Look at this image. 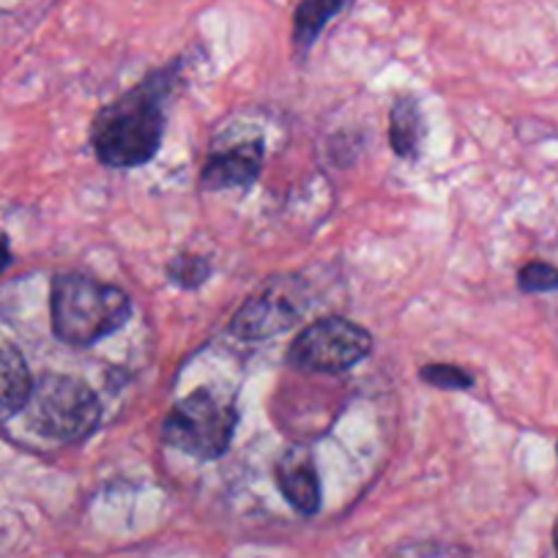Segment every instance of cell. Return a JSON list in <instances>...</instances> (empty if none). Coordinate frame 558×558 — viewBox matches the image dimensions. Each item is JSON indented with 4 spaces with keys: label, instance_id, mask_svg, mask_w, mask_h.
Here are the masks:
<instances>
[{
    "label": "cell",
    "instance_id": "1",
    "mask_svg": "<svg viewBox=\"0 0 558 558\" xmlns=\"http://www.w3.org/2000/svg\"><path fill=\"white\" fill-rule=\"evenodd\" d=\"M173 85V72L151 74L137 88L123 94L96 116L94 148L107 168H140L162 146L165 96Z\"/></svg>",
    "mask_w": 558,
    "mask_h": 558
},
{
    "label": "cell",
    "instance_id": "2",
    "mask_svg": "<svg viewBox=\"0 0 558 558\" xmlns=\"http://www.w3.org/2000/svg\"><path fill=\"white\" fill-rule=\"evenodd\" d=\"M50 310L58 340L85 348L121 329L132 315V302L121 288L66 271L52 282Z\"/></svg>",
    "mask_w": 558,
    "mask_h": 558
},
{
    "label": "cell",
    "instance_id": "3",
    "mask_svg": "<svg viewBox=\"0 0 558 558\" xmlns=\"http://www.w3.org/2000/svg\"><path fill=\"white\" fill-rule=\"evenodd\" d=\"M23 411L31 430L61 444L88 438L101 418L99 400L88 384L61 373L39 375Z\"/></svg>",
    "mask_w": 558,
    "mask_h": 558
},
{
    "label": "cell",
    "instance_id": "4",
    "mask_svg": "<svg viewBox=\"0 0 558 558\" xmlns=\"http://www.w3.org/2000/svg\"><path fill=\"white\" fill-rule=\"evenodd\" d=\"M235 422V402L219 389L203 386L170 408L162 422V441L201 460L222 458L233 441Z\"/></svg>",
    "mask_w": 558,
    "mask_h": 558
},
{
    "label": "cell",
    "instance_id": "5",
    "mask_svg": "<svg viewBox=\"0 0 558 558\" xmlns=\"http://www.w3.org/2000/svg\"><path fill=\"white\" fill-rule=\"evenodd\" d=\"M373 351L367 329L348 318H324L307 326L288 348V362L304 373L337 375L356 367Z\"/></svg>",
    "mask_w": 558,
    "mask_h": 558
},
{
    "label": "cell",
    "instance_id": "6",
    "mask_svg": "<svg viewBox=\"0 0 558 558\" xmlns=\"http://www.w3.org/2000/svg\"><path fill=\"white\" fill-rule=\"evenodd\" d=\"M302 313L304 304L299 302L296 282L277 277L233 315L230 331L241 340H268L279 331L291 329Z\"/></svg>",
    "mask_w": 558,
    "mask_h": 558
},
{
    "label": "cell",
    "instance_id": "7",
    "mask_svg": "<svg viewBox=\"0 0 558 558\" xmlns=\"http://www.w3.org/2000/svg\"><path fill=\"white\" fill-rule=\"evenodd\" d=\"M263 168L260 140H246L239 146H230L225 151L211 154L201 175V184L211 192L225 190H246L257 181Z\"/></svg>",
    "mask_w": 558,
    "mask_h": 558
},
{
    "label": "cell",
    "instance_id": "8",
    "mask_svg": "<svg viewBox=\"0 0 558 558\" xmlns=\"http://www.w3.org/2000/svg\"><path fill=\"white\" fill-rule=\"evenodd\" d=\"M277 485L296 512L315 514L320 509V482L307 447H291L277 460Z\"/></svg>",
    "mask_w": 558,
    "mask_h": 558
},
{
    "label": "cell",
    "instance_id": "9",
    "mask_svg": "<svg viewBox=\"0 0 558 558\" xmlns=\"http://www.w3.org/2000/svg\"><path fill=\"white\" fill-rule=\"evenodd\" d=\"M31 386L34 380H31L23 353L17 351V345L0 337V425L23 411Z\"/></svg>",
    "mask_w": 558,
    "mask_h": 558
},
{
    "label": "cell",
    "instance_id": "10",
    "mask_svg": "<svg viewBox=\"0 0 558 558\" xmlns=\"http://www.w3.org/2000/svg\"><path fill=\"white\" fill-rule=\"evenodd\" d=\"M353 0H302L296 9V17H293V41H296L299 50H310L315 39L324 34L326 25L337 14L345 12Z\"/></svg>",
    "mask_w": 558,
    "mask_h": 558
},
{
    "label": "cell",
    "instance_id": "11",
    "mask_svg": "<svg viewBox=\"0 0 558 558\" xmlns=\"http://www.w3.org/2000/svg\"><path fill=\"white\" fill-rule=\"evenodd\" d=\"M425 137V121L413 99H397L389 116V140L400 157H416Z\"/></svg>",
    "mask_w": 558,
    "mask_h": 558
},
{
    "label": "cell",
    "instance_id": "12",
    "mask_svg": "<svg viewBox=\"0 0 558 558\" xmlns=\"http://www.w3.org/2000/svg\"><path fill=\"white\" fill-rule=\"evenodd\" d=\"M211 274V263L201 255H179L168 266L170 282H175L179 288H197L203 286Z\"/></svg>",
    "mask_w": 558,
    "mask_h": 558
},
{
    "label": "cell",
    "instance_id": "13",
    "mask_svg": "<svg viewBox=\"0 0 558 558\" xmlns=\"http://www.w3.org/2000/svg\"><path fill=\"white\" fill-rule=\"evenodd\" d=\"M518 286L525 293H550L558 291V268L550 263L531 260L520 268Z\"/></svg>",
    "mask_w": 558,
    "mask_h": 558
},
{
    "label": "cell",
    "instance_id": "14",
    "mask_svg": "<svg viewBox=\"0 0 558 558\" xmlns=\"http://www.w3.org/2000/svg\"><path fill=\"white\" fill-rule=\"evenodd\" d=\"M418 375H422L425 384H433L447 391H463L474 386V375L465 373L463 367H454V364H425Z\"/></svg>",
    "mask_w": 558,
    "mask_h": 558
},
{
    "label": "cell",
    "instance_id": "15",
    "mask_svg": "<svg viewBox=\"0 0 558 558\" xmlns=\"http://www.w3.org/2000/svg\"><path fill=\"white\" fill-rule=\"evenodd\" d=\"M12 263V252H9V241L0 235V271Z\"/></svg>",
    "mask_w": 558,
    "mask_h": 558
},
{
    "label": "cell",
    "instance_id": "16",
    "mask_svg": "<svg viewBox=\"0 0 558 558\" xmlns=\"http://www.w3.org/2000/svg\"><path fill=\"white\" fill-rule=\"evenodd\" d=\"M553 542H556V556H558V520H556V529H553Z\"/></svg>",
    "mask_w": 558,
    "mask_h": 558
}]
</instances>
